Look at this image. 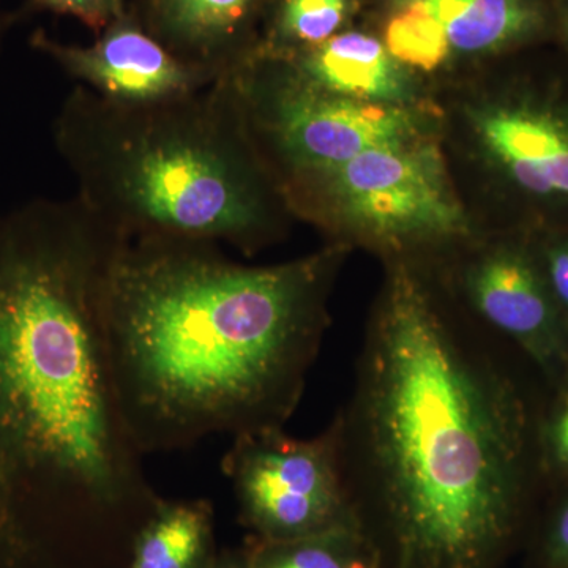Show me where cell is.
<instances>
[{
    "mask_svg": "<svg viewBox=\"0 0 568 568\" xmlns=\"http://www.w3.org/2000/svg\"><path fill=\"white\" fill-rule=\"evenodd\" d=\"M122 242L78 196L0 215V568H122L162 500L108 357Z\"/></svg>",
    "mask_w": 568,
    "mask_h": 568,
    "instance_id": "cell-1",
    "label": "cell"
},
{
    "mask_svg": "<svg viewBox=\"0 0 568 568\" xmlns=\"http://www.w3.org/2000/svg\"><path fill=\"white\" fill-rule=\"evenodd\" d=\"M338 426L343 473L387 568H499L528 503L536 428L517 381L395 261Z\"/></svg>",
    "mask_w": 568,
    "mask_h": 568,
    "instance_id": "cell-2",
    "label": "cell"
},
{
    "mask_svg": "<svg viewBox=\"0 0 568 568\" xmlns=\"http://www.w3.org/2000/svg\"><path fill=\"white\" fill-rule=\"evenodd\" d=\"M342 256L254 267L213 242L125 239L108 274L104 334L141 454L284 428L323 345Z\"/></svg>",
    "mask_w": 568,
    "mask_h": 568,
    "instance_id": "cell-3",
    "label": "cell"
},
{
    "mask_svg": "<svg viewBox=\"0 0 568 568\" xmlns=\"http://www.w3.org/2000/svg\"><path fill=\"white\" fill-rule=\"evenodd\" d=\"M54 140L82 204L123 239L226 242L252 253L274 234L271 186L230 73L148 106L78 85Z\"/></svg>",
    "mask_w": 568,
    "mask_h": 568,
    "instance_id": "cell-4",
    "label": "cell"
},
{
    "mask_svg": "<svg viewBox=\"0 0 568 568\" xmlns=\"http://www.w3.org/2000/svg\"><path fill=\"white\" fill-rule=\"evenodd\" d=\"M295 183L331 213L325 220L392 252L458 244L473 234L443 152L424 133Z\"/></svg>",
    "mask_w": 568,
    "mask_h": 568,
    "instance_id": "cell-5",
    "label": "cell"
},
{
    "mask_svg": "<svg viewBox=\"0 0 568 568\" xmlns=\"http://www.w3.org/2000/svg\"><path fill=\"white\" fill-rule=\"evenodd\" d=\"M222 470L248 537L293 540L362 526L343 473L335 420L310 439L286 435L284 428L235 436Z\"/></svg>",
    "mask_w": 568,
    "mask_h": 568,
    "instance_id": "cell-6",
    "label": "cell"
},
{
    "mask_svg": "<svg viewBox=\"0 0 568 568\" xmlns=\"http://www.w3.org/2000/svg\"><path fill=\"white\" fill-rule=\"evenodd\" d=\"M248 129L268 141L287 178L328 173L377 145L422 134L413 106L355 102L312 88L290 69L264 81L233 70Z\"/></svg>",
    "mask_w": 568,
    "mask_h": 568,
    "instance_id": "cell-7",
    "label": "cell"
},
{
    "mask_svg": "<svg viewBox=\"0 0 568 568\" xmlns=\"http://www.w3.org/2000/svg\"><path fill=\"white\" fill-rule=\"evenodd\" d=\"M500 185L523 209V230L568 226V84L521 81L470 111Z\"/></svg>",
    "mask_w": 568,
    "mask_h": 568,
    "instance_id": "cell-8",
    "label": "cell"
},
{
    "mask_svg": "<svg viewBox=\"0 0 568 568\" xmlns=\"http://www.w3.org/2000/svg\"><path fill=\"white\" fill-rule=\"evenodd\" d=\"M459 291L487 327L517 346L552 388L568 377V331L541 275L528 230L474 250Z\"/></svg>",
    "mask_w": 568,
    "mask_h": 568,
    "instance_id": "cell-9",
    "label": "cell"
},
{
    "mask_svg": "<svg viewBox=\"0 0 568 568\" xmlns=\"http://www.w3.org/2000/svg\"><path fill=\"white\" fill-rule=\"evenodd\" d=\"M33 44L61 63L70 77L84 82L81 85L125 106L174 102L220 80L123 21L93 47H62L43 36H37Z\"/></svg>",
    "mask_w": 568,
    "mask_h": 568,
    "instance_id": "cell-10",
    "label": "cell"
},
{
    "mask_svg": "<svg viewBox=\"0 0 568 568\" xmlns=\"http://www.w3.org/2000/svg\"><path fill=\"white\" fill-rule=\"evenodd\" d=\"M287 69L312 88L355 102L413 108L416 102L410 70L392 58L383 41L366 33H336L308 48Z\"/></svg>",
    "mask_w": 568,
    "mask_h": 568,
    "instance_id": "cell-11",
    "label": "cell"
},
{
    "mask_svg": "<svg viewBox=\"0 0 568 568\" xmlns=\"http://www.w3.org/2000/svg\"><path fill=\"white\" fill-rule=\"evenodd\" d=\"M446 33L452 52L491 54L548 31L552 10L544 0H418Z\"/></svg>",
    "mask_w": 568,
    "mask_h": 568,
    "instance_id": "cell-12",
    "label": "cell"
},
{
    "mask_svg": "<svg viewBox=\"0 0 568 568\" xmlns=\"http://www.w3.org/2000/svg\"><path fill=\"white\" fill-rule=\"evenodd\" d=\"M219 552L211 500L162 497L122 568H212Z\"/></svg>",
    "mask_w": 568,
    "mask_h": 568,
    "instance_id": "cell-13",
    "label": "cell"
},
{
    "mask_svg": "<svg viewBox=\"0 0 568 568\" xmlns=\"http://www.w3.org/2000/svg\"><path fill=\"white\" fill-rule=\"evenodd\" d=\"M248 568H387L383 549L364 526H345L293 540L246 537Z\"/></svg>",
    "mask_w": 568,
    "mask_h": 568,
    "instance_id": "cell-14",
    "label": "cell"
},
{
    "mask_svg": "<svg viewBox=\"0 0 568 568\" xmlns=\"http://www.w3.org/2000/svg\"><path fill=\"white\" fill-rule=\"evenodd\" d=\"M253 0H152L156 26L189 62L224 77L216 69L215 52L237 36Z\"/></svg>",
    "mask_w": 568,
    "mask_h": 568,
    "instance_id": "cell-15",
    "label": "cell"
},
{
    "mask_svg": "<svg viewBox=\"0 0 568 568\" xmlns=\"http://www.w3.org/2000/svg\"><path fill=\"white\" fill-rule=\"evenodd\" d=\"M384 47L407 70L440 69L452 50L436 18L418 0H396L384 31Z\"/></svg>",
    "mask_w": 568,
    "mask_h": 568,
    "instance_id": "cell-16",
    "label": "cell"
},
{
    "mask_svg": "<svg viewBox=\"0 0 568 568\" xmlns=\"http://www.w3.org/2000/svg\"><path fill=\"white\" fill-rule=\"evenodd\" d=\"M347 10V0H284L280 31L287 40L315 48L336 36Z\"/></svg>",
    "mask_w": 568,
    "mask_h": 568,
    "instance_id": "cell-17",
    "label": "cell"
},
{
    "mask_svg": "<svg viewBox=\"0 0 568 568\" xmlns=\"http://www.w3.org/2000/svg\"><path fill=\"white\" fill-rule=\"evenodd\" d=\"M536 450L541 470L568 480V377L555 388V399L536 426Z\"/></svg>",
    "mask_w": 568,
    "mask_h": 568,
    "instance_id": "cell-18",
    "label": "cell"
},
{
    "mask_svg": "<svg viewBox=\"0 0 568 568\" xmlns=\"http://www.w3.org/2000/svg\"><path fill=\"white\" fill-rule=\"evenodd\" d=\"M528 231L541 275L568 331V226Z\"/></svg>",
    "mask_w": 568,
    "mask_h": 568,
    "instance_id": "cell-19",
    "label": "cell"
},
{
    "mask_svg": "<svg viewBox=\"0 0 568 568\" xmlns=\"http://www.w3.org/2000/svg\"><path fill=\"white\" fill-rule=\"evenodd\" d=\"M540 558L545 568H568V491L549 515L541 536Z\"/></svg>",
    "mask_w": 568,
    "mask_h": 568,
    "instance_id": "cell-20",
    "label": "cell"
},
{
    "mask_svg": "<svg viewBox=\"0 0 568 568\" xmlns=\"http://www.w3.org/2000/svg\"><path fill=\"white\" fill-rule=\"evenodd\" d=\"M36 2L59 13L73 14L95 31L121 18L119 0H36Z\"/></svg>",
    "mask_w": 568,
    "mask_h": 568,
    "instance_id": "cell-21",
    "label": "cell"
},
{
    "mask_svg": "<svg viewBox=\"0 0 568 568\" xmlns=\"http://www.w3.org/2000/svg\"><path fill=\"white\" fill-rule=\"evenodd\" d=\"M212 568H248L244 551L241 549H223L216 556Z\"/></svg>",
    "mask_w": 568,
    "mask_h": 568,
    "instance_id": "cell-22",
    "label": "cell"
},
{
    "mask_svg": "<svg viewBox=\"0 0 568 568\" xmlns=\"http://www.w3.org/2000/svg\"><path fill=\"white\" fill-rule=\"evenodd\" d=\"M552 17H555L556 28H558L568 51V0H556L555 7H552Z\"/></svg>",
    "mask_w": 568,
    "mask_h": 568,
    "instance_id": "cell-23",
    "label": "cell"
}]
</instances>
